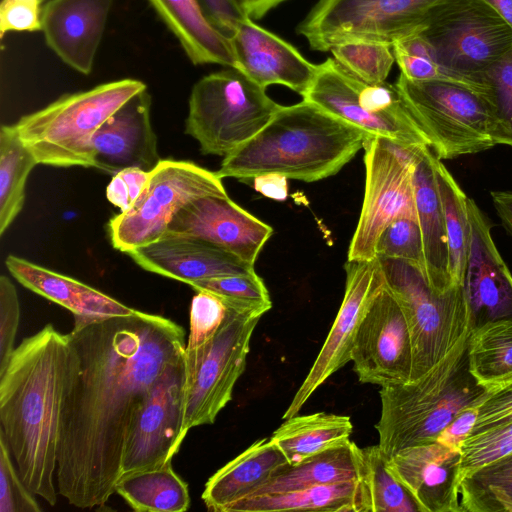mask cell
Returning a JSON list of instances; mask_svg holds the SVG:
<instances>
[{"mask_svg":"<svg viewBox=\"0 0 512 512\" xmlns=\"http://www.w3.org/2000/svg\"><path fill=\"white\" fill-rule=\"evenodd\" d=\"M461 452L437 441L411 446L387 458L394 476L409 491L419 512H462Z\"/></svg>","mask_w":512,"mask_h":512,"instance_id":"obj_22","label":"cell"},{"mask_svg":"<svg viewBox=\"0 0 512 512\" xmlns=\"http://www.w3.org/2000/svg\"><path fill=\"white\" fill-rule=\"evenodd\" d=\"M330 52L343 69L369 84L386 82L395 62L392 45L377 41H345L332 47Z\"/></svg>","mask_w":512,"mask_h":512,"instance_id":"obj_39","label":"cell"},{"mask_svg":"<svg viewBox=\"0 0 512 512\" xmlns=\"http://www.w3.org/2000/svg\"><path fill=\"white\" fill-rule=\"evenodd\" d=\"M195 291H208L232 302L268 312L272 302L262 278L255 273L198 280L190 284Z\"/></svg>","mask_w":512,"mask_h":512,"instance_id":"obj_41","label":"cell"},{"mask_svg":"<svg viewBox=\"0 0 512 512\" xmlns=\"http://www.w3.org/2000/svg\"><path fill=\"white\" fill-rule=\"evenodd\" d=\"M512 422V382L491 390L478 406V415L470 435Z\"/></svg>","mask_w":512,"mask_h":512,"instance_id":"obj_48","label":"cell"},{"mask_svg":"<svg viewBox=\"0 0 512 512\" xmlns=\"http://www.w3.org/2000/svg\"><path fill=\"white\" fill-rule=\"evenodd\" d=\"M184 355L170 364L134 412L126 434L121 476L171 462L186 437Z\"/></svg>","mask_w":512,"mask_h":512,"instance_id":"obj_15","label":"cell"},{"mask_svg":"<svg viewBox=\"0 0 512 512\" xmlns=\"http://www.w3.org/2000/svg\"><path fill=\"white\" fill-rule=\"evenodd\" d=\"M147 89L138 79L102 83L62 95L46 107L22 116L14 127L38 164L92 167V138L97 129L135 94Z\"/></svg>","mask_w":512,"mask_h":512,"instance_id":"obj_5","label":"cell"},{"mask_svg":"<svg viewBox=\"0 0 512 512\" xmlns=\"http://www.w3.org/2000/svg\"><path fill=\"white\" fill-rule=\"evenodd\" d=\"M462 512H512V452L460 481Z\"/></svg>","mask_w":512,"mask_h":512,"instance_id":"obj_36","label":"cell"},{"mask_svg":"<svg viewBox=\"0 0 512 512\" xmlns=\"http://www.w3.org/2000/svg\"><path fill=\"white\" fill-rule=\"evenodd\" d=\"M235 67L262 88L283 85L303 96L317 65L293 45L245 16L229 35Z\"/></svg>","mask_w":512,"mask_h":512,"instance_id":"obj_20","label":"cell"},{"mask_svg":"<svg viewBox=\"0 0 512 512\" xmlns=\"http://www.w3.org/2000/svg\"><path fill=\"white\" fill-rule=\"evenodd\" d=\"M302 97L369 135L407 147H429L395 84L365 83L343 69L334 58L317 64L315 77Z\"/></svg>","mask_w":512,"mask_h":512,"instance_id":"obj_10","label":"cell"},{"mask_svg":"<svg viewBox=\"0 0 512 512\" xmlns=\"http://www.w3.org/2000/svg\"><path fill=\"white\" fill-rule=\"evenodd\" d=\"M150 173L138 168H127L114 174L106 189L107 199L121 212L127 211L144 191Z\"/></svg>","mask_w":512,"mask_h":512,"instance_id":"obj_49","label":"cell"},{"mask_svg":"<svg viewBox=\"0 0 512 512\" xmlns=\"http://www.w3.org/2000/svg\"><path fill=\"white\" fill-rule=\"evenodd\" d=\"M367 512L361 480L315 485L243 498L223 512Z\"/></svg>","mask_w":512,"mask_h":512,"instance_id":"obj_29","label":"cell"},{"mask_svg":"<svg viewBox=\"0 0 512 512\" xmlns=\"http://www.w3.org/2000/svg\"><path fill=\"white\" fill-rule=\"evenodd\" d=\"M5 264L21 285L68 309L74 317L100 319L129 315L134 311L85 283L18 256L9 255Z\"/></svg>","mask_w":512,"mask_h":512,"instance_id":"obj_26","label":"cell"},{"mask_svg":"<svg viewBox=\"0 0 512 512\" xmlns=\"http://www.w3.org/2000/svg\"><path fill=\"white\" fill-rule=\"evenodd\" d=\"M478 406L472 405L461 410L440 432L436 441L454 450H461L475 425Z\"/></svg>","mask_w":512,"mask_h":512,"instance_id":"obj_50","label":"cell"},{"mask_svg":"<svg viewBox=\"0 0 512 512\" xmlns=\"http://www.w3.org/2000/svg\"><path fill=\"white\" fill-rule=\"evenodd\" d=\"M451 0H319L297 32L310 47L330 51L351 40L393 44L422 30Z\"/></svg>","mask_w":512,"mask_h":512,"instance_id":"obj_11","label":"cell"},{"mask_svg":"<svg viewBox=\"0 0 512 512\" xmlns=\"http://www.w3.org/2000/svg\"><path fill=\"white\" fill-rule=\"evenodd\" d=\"M43 0H2L0 37L11 32H37L42 29Z\"/></svg>","mask_w":512,"mask_h":512,"instance_id":"obj_47","label":"cell"},{"mask_svg":"<svg viewBox=\"0 0 512 512\" xmlns=\"http://www.w3.org/2000/svg\"><path fill=\"white\" fill-rule=\"evenodd\" d=\"M32 152L20 139L14 125L0 131V235L10 227L25 202L29 173L37 165Z\"/></svg>","mask_w":512,"mask_h":512,"instance_id":"obj_34","label":"cell"},{"mask_svg":"<svg viewBox=\"0 0 512 512\" xmlns=\"http://www.w3.org/2000/svg\"><path fill=\"white\" fill-rule=\"evenodd\" d=\"M362 450L350 440L288 465L258 487L250 496L286 492L315 485L362 480ZM248 496V497H250Z\"/></svg>","mask_w":512,"mask_h":512,"instance_id":"obj_30","label":"cell"},{"mask_svg":"<svg viewBox=\"0 0 512 512\" xmlns=\"http://www.w3.org/2000/svg\"><path fill=\"white\" fill-rule=\"evenodd\" d=\"M116 493L138 512H183L190 506L188 485L171 462L121 476Z\"/></svg>","mask_w":512,"mask_h":512,"instance_id":"obj_32","label":"cell"},{"mask_svg":"<svg viewBox=\"0 0 512 512\" xmlns=\"http://www.w3.org/2000/svg\"><path fill=\"white\" fill-rule=\"evenodd\" d=\"M287 180V177L278 173L261 174L253 178V187L267 198L283 201L288 196Z\"/></svg>","mask_w":512,"mask_h":512,"instance_id":"obj_52","label":"cell"},{"mask_svg":"<svg viewBox=\"0 0 512 512\" xmlns=\"http://www.w3.org/2000/svg\"><path fill=\"white\" fill-rule=\"evenodd\" d=\"M281 107L265 88L227 67L194 84L185 134L197 140L202 154L225 157L258 134Z\"/></svg>","mask_w":512,"mask_h":512,"instance_id":"obj_6","label":"cell"},{"mask_svg":"<svg viewBox=\"0 0 512 512\" xmlns=\"http://www.w3.org/2000/svg\"><path fill=\"white\" fill-rule=\"evenodd\" d=\"M211 195H227L216 172L190 161L161 160L132 207L110 219L108 233L113 247L127 253L159 240L182 207Z\"/></svg>","mask_w":512,"mask_h":512,"instance_id":"obj_13","label":"cell"},{"mask_svg":"<svg viewBox=\"0 0 512 512\" xmlns=\"http://www.w3.org/2000/svg\"><path fill=\"white\" fill-rule=\"evenodd\" d=\"M392 50L400 74L409 80L458 82L438 63L431 45L420 31L395 41Z\"/></svg>","mask_w":512,"mask_h":512,"instance_id":"obj_40","label":"cell"},{"mask_svg":"<svg viewBox=\"0 0 512 512\" xmlns=\"http://www.w3.org/2000/svg\"><path fill=\"white\" fill-rule=\"evenodd\" d=\"M377 257L400 259L413 263L424 273V253L417 219L400 217L382 232L376 246Z\"/></svg>","mask_w":512,"mask_h":512,"instance_id":"obj_43","label":"cell"},{"mask_svg":"<svg viewBox=\"0 0 512 512\" xmlns=\"http://www.w3.org/2000/svg\"><path fill=\"white\" fill-rule=\"evenodd\" d=\"M435 158L428 146L417 150L413 188L423 243L424 276L435 292L444 293L456 285L452 284L449 274L448 242L435 174Z\"/></svg>","mask_w":512,"mask_h":512,"instance_id":"obj_25","label":"cell"},{"mask_svg":"<svg viewBox=\"0 0 512 512\" xmlns=\"http://www.w3.org/2000/svg\"><path fill=\"white\" fill-rule=\"evenodd\" d=\"M420 147L403 146L376 135L365 138L364 199L347 260L368 261L376 258L378 239L392 221L400 217L417 219L413 170L415 155Z\"/></svg>","mask_w":512,"mask_h":512,"instance_id":"obj_14","label":"cell"},{"mask_svg":"<svg viewBox=\"0 0 512 512\" xmlns=\"http://www.w3.org/2000/svg\"><path fill=\"white\" fill-rule=\"evenodd\" d=\"M395 86L438 159L495 146L489 106L481 90L449 80L412 81L401 74Z\"/></svg>","mask_w":512,"mask_h":512,"instance_id":"obj_8","label":"cell"},{"mask_svg":"<svg viewBox=\"0 0 512 512\" xmlns=\"http://www.w3.org/2000/svg\"><path fill=\"white\" fill-rule=\"evenodd\" d=\"M492 8L512 29V0H481Z\"/></svg>","mask_w":512,"mask_h":512,"instance_id":"obj_55","label":"cell"},{"mask_svg":"<svg viewBox=\"0 0 512 512\" xmlns=\"http://www.w3.org/2000/svg\"><path fill=\"white\" fill-rule=\"evenodd\" d=\"M245 16L252 20L264 17L269 11L286 0H236Z\"/></svg>","mask_w":512,"mask_h":512,"instance_id":"obj_54","label":"cell"},{"mask_svg":"<svg viewBox=\"0 0 512 512\" xmlns=\"http://www.w3.org/2000/svg\"><path fill=\"white\" fill-rule=\"evenodd\" d=\"M469 248L463 287L472 328L512 319V274L491 235V225L473 199L468 198Z\"/></svg>","mask_w":512,"mask_h":512,"instance_id":"obj_19","label":"cell"},{"mask_svg":"<svg viewBox=\"0 0 512 512\" xmlns=\"http://www.w3.org/2000/svg\"><path fill=\"white\" fill-rule=\"evenodd\" d=\"M346 284L343 301L306 378L283 414L288 419L298 414L312 394L349 361L360 323L386 279L378 257L345 263Z\"/></svg>","mask_w":512,"mask_h":512,"instance_id":"obj_17","label":"cell"},{"mask_svg":"<svg viewBox=\"0 0 512 512\" xmlns=\"http://www.w3.org/2000/svg\"><path fill=\"white\" fill-rule=\"evenodd\" d=\"M453 79L483 92L484 72L512 47V29L481 0H451L420 30Z\"/></svg>","mask_w":512,"mask_h":512,"instance_id":"obj_12","label":"cell"},{"mask_svg":"<svg viewBox=\"0 0 512 512\" xmlns=\"http://www.w3.org/2000/svg\"><path fill=\"white\" fill-rule=\"evenodd\" d=\"M20 320L17 291L11 280L0 277V372L15 350V339Z\"/></svg>","mask_w":512,"mask_h":512,"instance_id":"obj_46","label":"cell"},{"mask_svg":"<svg viewBox=\"0 0 512 512\" xmlns=\"http://www.w3.org/2000/svg\"><path fill=\"white\" fill-rule=\"evenodd\" d=\"M420 378L381 387L376 430L387 458L402 449L436 441L464 408L479 405L490 392L469 371L468 337Z\"/></svg>","mask_w":512,"mask_h":512,"instance_id":"obj_4","label":"cell"},{"mask_svg":"<svg viewBox=\"0 0 512 512\" xmlns=\"http://www.w3.org/2000/svg\"><path fill=\"white\" fill-rule=\"evenodd\" d=\"M125 254L146 271L188 285L203 279L255 273L253 264L191 236L164 235Z\"/></svg>","mask_w":512,"mask_h":512,"instance_id":"obj_24","label":"cell"},{"mask_svg":"<svg viewBox=\"0 0 512 512\" xmlns=\"http://www.w3.org/2000/svg\"><path fill=\"white\" fill-rule=\"evenodd\" d=\"M198 1L210 21L228 36L245 17L236 0Z\"/></svg>","mask_w":512,"mask_h":512,"instance_id":"obj_51","label":"cell"},{"mask_svg":"<svg viewBox=\"0 0 512 512\" xmlns=\"http://www.w3.org/2000/svg\"><path fill=\"white\" fill-rule=\"evenodd\" d=\"M351 361L362 383L385 387L411 381L410 331L403 309L387 284L360 323Z\"/></svg>","mask_w":512,"mask_h":512,"instance_id":"obj_16","label":"cell"},{"mask_svg":"<svg viewBox=\"0 0 512 512\" xmlns=\"http://www.w3.org/2000/svg\"><path fill=\"white\" fill-rule=\"evenodd\" d=\"M194 65L235 67L230 37L207 17L198 0H147Z\"/></svg>","mask_w":512,"mask_h":512,"instance_id":"obj_28","label":"cell"},{"mask_svg":"<svg viewBox=\"0 0 512 512\" xmlns=\"http://www.w3.org/2000/svg\"><path fill=\"white\" fill-rule=\"evenodd\" d=\"M231 302L208 291H197L190 305L189 335L185 351L203 346L225 321Z\"/></svg>","mask_w":512,"mask_h":512,"instance_id":"obj_42","label":"cell"},{"mask_svg":"<svg viewBox=\"0 0 512 512\" xmlns=\"http://www.w3.org/2000/svg\"><path fill=\"white\" fill-rule=\"evenodd\" d=\"M151 95L135 94L97 129L92 138V167L114 175L127 168L151 172L161 161L150 120Z\"/></svg>","mask_w":512,"mask_h":512,"instance_id":"obj_21","label":"cell"},{"mask_svg":"<svg viewBox=\"0 0 512 512\" xmlns=\"http://www.w3.org/2000/svg\"><path fill=\"white\" fill-rule=\"evenodd\" d=\"M469 371L491 391L512 382V319L490 321L468 337Z\"/></svg>","mask_w":512,"mask_h":512,"instance_id":"obj_33","label":"cell"},{"mask_svg":"<svg viewBox=\"0 0 512 512\" xmlns=\"http://www.w3.org/2000/svg\"><path fill=\"white\" fill-rule=\"evenodd\" d=\"M386 284L405 314L412 343L416 380L444 359L473 330L463 285L435 292L420 267L408 261L378 257Z\"/></svg>","mask_w":512,"mask_h":512,"instance_id":"obj_7","label":"cell"},{"mask_svg":"<svg viewBox=\"0 0 512 512\" xmlns=\"http://www.w3.org/2000/svg\"><path fill=\"white\" fill-rule=\"evenodd\" d=\"M288 465L270 438L259 439L208 479L202 500L209 510L223 512Z\"/></svg>","mask_w":512,"mask_h":512,"instance_id":"obj_27","label":"cell"},{"mask_svg":"<svg viewBox=\"0 0 512 512\" xmlns=\"http://www.w3.org/2000/svg\"><path fill=\"white\" fill-rule=\"evenodd\" d=\"M368 135L303 100L282 106L258 134L224 157L216 173L241 181L278 173L315 182L338 173Z\"/></svg>","mask_w":512,"mask_h":512,"instance_id":"obj_3","label":"cell"},{"mask_svg":"<svg viewBox=\"0 0 512 512\" xmlns=\"http://www.w3.org/2000/svg\"><path fill=\"white\" fill-rule=\"evenodd\" d=\"M490 194L503 226L512 236V191H492Z\"/></svg>","mask_w":512,"mask_h":512,"instance_id":"obj_53","label":"cell"},{"mask_svg":"<svg viewBox=\"0 0 512 512\" xmlns=\"http://www.w3.org/2000/svg\"><path fill=\"white\" fill-rule=\"evenodd\" d=\"M230 302L217 333L198 349L184 352L185 436L191 428L215 421L232 399L234 386L245 370L252 334L263 314Z\"/></svg>","mask_w":512,"mask_h":512,"instance_id":"obj_9","label":"cell"},{"mask_svg":"<svg viewBox=\"0 0 512 512\" xmlns=\"http://www.w3.org/2000/svg\"><path fill=\"white\" fill-rule=\"evenodd\" d=\"M434 165L448 242L449 274L453 285H463L470 237L468 197L442 160L436 157Z\"/></svg>","mask_w":512,"mask_h":512,"instance_id":"obj_35","label":"cell"},{"mask_svg":"<svg viewBox=\"0 0 512 512\" xmlns=\"http://www.w3.org/2000/svg\"><path fill=\"white\" fill-rule=\"evenodd\" d=\"M4 433L0 430V512H39L35 494L22 480Z\"/></svg>","mask_w":512,"mask_h":512,"instance_id":"obj_45","label":"cell"},{"mask_svg":"<svg viewBox=\"0 0 512 512\" xmlns=\"http://www.w3.org/2000/svg\"><path fill=\"white\" fill-rule=\"evenodd\" d=\"M273 234V228L232 201L228 195L197 198L172 218L165 235L203 239L250 264Z\"/></svg>","mask_w":512,"mask_h":512,"instance_id":"obj_18","label":"cell"},{"mask_svg":"<svg viewBox=\"0 0 512 512\" xmlns=\"http://www.w3.org/2000/svg\"><path fill=\"white\" fill-rule=\"evenodd\" d=\"M71 367L68 335L52 324L22 340L0 372V422L27 487L57 502L56 471Z\"/></svg>","mask_w":512,"mask_h":512,"instance_id":"obj_2","label":"cell"},{"mask_svg":"<svg viewBox=\"0 0 512 512\" xmlns=\"http://www.w3.org/2000/svg\"><path fill=\"white\" fill-rule=\"evenodd\" d=\"M74 320L56 485L69 504L90 509L116 492L131 418L164 370L184 355L185 331L135 309Z\"/></svg>","mask_w":512,"mask_h":512,"instance_id":"obj_1","label":"cell"},{"mask_svg":"<svg viewBox=\"0 0 512 512\" xmlns=\"http://www.w3.org/2000/svg\"><path fill=\"white\" fill-rule=\"evenodd\" d=\"M353 425L348 416L318 412L293 416L270 437L290 465L349 440Z\"/></svg>","mask_w":512,"mask_h":512,"instance_id":"obj_31","label":"cell"},{"mask_svg":"<svg viewBox=\"0 0 512 512\" xmlns=\"http://www.w3.org/2000/svg\"><path fill=\"white\" fill-rule=\"evenodd\" d=\"M495 145L512 147V47L481 78Z\"/></svg>","mask_w":512,"mask_h":512,"instance_id":"obj_38","label":"cell"},{"mask_svg":"<svg viewBox=\"0 0 512 512\" xmlns=\"http://www.w3.org/2000/svg\"><path fill=\"white\" fill-rule=\"evenodd\" d=\"M460 481L477 468L512 452V422L470 435L461 447Z\"/></svg>","mask_w":512,"mask_h":512,"instance_id":"obj_44","label":"cell"},{"mask_svg":"<svg viewBox=\"0 0 512 512\" xmlns=\"http://www.w3.org/2000/svg\"><path fill=\"white\" fill-rule=\"evenodd\" d=\"M114 0H49L43 5L47 46L67 66L89 75Z\"/></svg>","mask_w":512,"mask_h":512,"instance_id":"obj_23","label":"cell"},{"mask_svg":"<svg viewBox=\"0 0 512 512\" xmlns=\"http://www.w3.org/2000/svg\"><path fill=\"white\" fill-rule=\"evenodd\" d=\"M362 450V484L367 512H419L409 491L394 476L379 445Z\"/></svg>","mask_w":512,"mask_h":512,"instance_id":"obj_37","label":"cell"}]
</instances>
